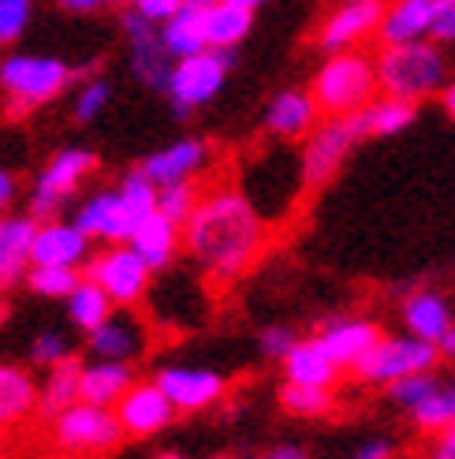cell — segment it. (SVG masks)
<instances>
[{
  "instance_id": "obj_4",
  "label": "cell",
  "mask_w": 455,
  "mask_h": 459,
  "mask_svg": "<svg viewBox=\"0 0 455 459\" xmlns=\"http://www.w3.org/2000/svg\"><path fill=\"white\" fill-rule=\"evenodd\" d=\"M310 94L322 108V117H355L381 94L377 56L362 49L329 53L310 79Z\"/></svg>"
},
{
  "instance_id": "obj_14",
  "label": "cell",
  "mask_w": 455,
  "mask_h": 459,
  "mask_svg": "<svg viewBox=\"0 0 455 459\" xmlns=\"http://www.w3.org/2000/svg\"><path fill=\"white\" fill-rule=\"evenodd\" d=\"M213 165V146L198 134H179L165 143L161 150H150L139 169L157 183V187H172V183H194L202 172Z\"/></svg>"
},
{
  "instance_id": "obj_17",
  "label": "cell",
  "mask_w": 455,
  "mask_h": 459,
  "mask_svg": "<svg viewBox=\"0 0 455 459\" xmlns=\"http://www.w3.org/2000/svg\"><path fill=\"white\" fill-rule=\"evenodd\" d=\"M72 221L101 247L131 243V236H134V224L124 213V202H120L116 187H98V191H90L86 198H79L75 210H72Z\"/></svg>"
},
{
  "instance_id": "obj_35",
  "label": "cell",
  "mask_w": 455,
  "mask_h": 459,
  "mask_svg": "<svg viewBox=\"0 0 455 459\" xmlns=\"http://www.w3.org/2000/svg\"><path fill=\"white\" fill-rule=\"evenodd\" d=\"M277 400L284 407V415H291V419H325V415H332V407H336V393H332V388L291 385V381L280 385Z\"/></svg>"
},
{
  "instance_id": "obj_53",
  "label": "cell",
  "mask_w": 455,
  "mask_h": 459,
  "mask_svg": "<svg viewBox=\"0 0 455 459\" xmlns=\"http://www.w3.org/2000/svg\"><path fill=\"white\" fill-rule=\"evenodd\" d=\"M437 441H441L444 448H451V452H455V422H451V426H448V429L441 433V437H437Z\"/></svg>"
},
{
  "instance_id": "obj_11",
  "label": "cell",
  "mask_w": 455,
  "mask_h": 459,
  "mask_svg": "<svg viewBox=\"0 0 455 459\" xmlns=\"http://www.w3.org/2000/svg\"><path fill=\"white\" fill-rule=\"evenodd\" d=\"M120 34L127 41V72L134 75V82L153 90V94H165L176 56L165 49L161 27L142 19L134 8H120Z\"/></svg>"
},
{
  "instance_id": "obj_6",
  "label": "cell",
  "mask_w": 455,
  "mask_h": 459,
  "mask_svg": "<svg viewBox=\"0 0 455 459\" xmlns=\"http://www.w3.org/2000/svg\"><path fill=\"white\" fill-rule=\"evenodd\" d=\"M232 67H236V53H224V49H206V53L176 60L168 90H165V101L172 108V117L191 120L198 108L217 101L228 75H232Z\"/></svg>"
},
{
  "instance_id": "obj_56",
  "label": "cell",
  "mask_w": 455,
  "mask_h": 459,
  "mask_svg": "<svg viewBox=\"0 0 455 459\" xmlns=\"http://www.w3.org/2000/svg\"><path fill=\"white\" fill-rule=\"evenodd\" d=\"M220 459H228V455H220Z\"/></svg>"
},
{
  "instance_id": "obj_10",
  "label": "cell",
  "mask_w": 455,
  "mask_h": 459,
  "mask_svg": "<svg viewBox=\"0 0 455 459\" xmlns=\"http://www.w3.org/2000/svg\"><path fill=\"white\" fill-rule=\"evenodd\" d=\"M82 273L108 291L112 303L127 307V310L139 307L153 284V269L146 265V258L131 243H112V247L94 250L90 262L82 265Z\"/></svg>"
},
{
  "instance_id": "obj_54",
  "label": "cell",
  "mask_w": 455,
  "mask_h": 459,
  "mask_svg": "<svg viewBox=\"0 0 455 459\" xmlns=\"http://www.w3.org/2000/svg\"><path fill=\"white\" fill-rule=\"evenodd\" d=\"M153 459H187V455L184 452H157Z\"/></svg>"
},
{
  "instance_id": "obj_34",
  "label": "cell",
  "mask_w": 455,
  "mask_h": 459,
  "mask_svg": "<svg viewBox=\"0 0 455 459\" xmlns=\"http://www.w3.org/2000/svg\"><path fill=\"white\" fill-rule=\"evenodd\" d=\"M116 191H120V202H124V213L131 217L134 228H139L146 217L157 213V195H161V187H157V183H153L139 165L127 169V172L120 176Z\"/></svg>"
},
{
  "instance_id": "obj_38",
  "label": "cell",
  "mask_w": 455,
  "mask_h": 459,
  "mask_svg": "<svg viewBox=\"0 0 455 459\" xmlns=\"http://www.w3.org/2000/svg\"><path fill=\"white\" fill-rule=\"evenodd\" d=\"M38 0H0V53L15 49L22 34L30 30Z\"/></svg>"
},
{
  "instance_id": "obj_27",
  "label": "cell",
  "mask_w": 455,
  "mask_h": 459,
  "mask_svg": "<svg viewBox=\"0 0 455 459\" xmlns=\"http://www.w3.org/2000/svg\"><path fill=\"white\" fill-rule=\"evenodd\" d=\"M134 381H139L134 377V362H112V359L82 362V400L86 403L116 407Z\"/></svg>"
},
{
  "instance_id": "obj_15",
  "label": "cell",
  "mask_w": 455,
  "mask_h": 459,
  "mask_svg": "<svg viewBox=\"0 0 455 459\" xmlns=\"http://www.w3.org/2000/svg\"><path fill=\"white\" fill-rule=\"evenodd\" d=\"M322 124V108H317L310 86H284L269 98L262 112V131L277 143H303L306 134Z\"/></svg>"
},
{
  "instance_id": "obj_40",
  "label": "cell",
  "mask_w": 455,
  "mask_h": 459,
  "mask_svg": "<svg viewBox=\"0 0 455 459\" xmlns=\"http://www.w3.org/2000/svg\"><path fill=\"white\" fill-rule=\"evenodd\" d=\"M437 385H441V377L434 370H429V374H411V377H399L396 385L384 388V396H389V403L396 411H403V415H407V411H415Z\"/></svg>"
},
{
  "instance_id": "obj_50",
  "label": "cell",
  "mask_w": 455,
  "mask_h": 459,
  "mask_svg": "<svg viewBox=\"0 0 455 459\" xmlns=\"http://www.w3.org/2000/svg\"><path fill=\"white\" fill-rule=\"evenodd\" d=\"M441 105H444V112H448V120L455 124V79L441 90Z\"/></svg>"
},
{
  "instance_id": "obj_12",
  "label": "cell",
  "mask_w": 455,
  "mask_h": 459,
  "mask_svg": "<svg viewBox=\"0 0 455 459\" xmlns=\"http://www.w3.org/2000/svg\"><path fill=\"white\" fill-rule=\"evenodd\" d=\"M384 12H389V0H336V4L322 15V22H317L313 45L325 56L362 49L370 38L381 34Z\"/></svg>"
},
{
  "instance_id": "obj_32",
  "label": "cell",
  "mask_w": 455,
  "mask_h": 459,
  "mask_svg": "<svg viewBox=\"0 0 455 459\" xmlns=\"http://www.w3.org/2000/svg\"><path fill=\"white\" fill-rule=\"evenodd\" d=\"M64 310H67V321H72V325H75L82 336H90V333L101 325V321H108V314L116 310V303L108 299V291H105L101 284H94V281H90L86 273H82V284L64 299Z\"/></svg>"
},
{
  "instance_id": "obj_39",
  "label": "cell",
  "mask_w": 455,
  "mask_h": 459,
  "mask_svg": "<svg viewBox=\"0 0 455 459\" xmlns=\"http://www.w3.org/2000/svg\"><path fill=\"white\" fill-rule=\"evenodd\" d=\"M198 202H202L198 183H172V187H161V195H157V213H165L168 221L184 228L198 210Z\"/></svg>"
},
{
  "instance_id": "obj_41",
  "label": "cell",
  "mask_w": 455,
  "mask_h": 459,
  "mask_svg": "<svg viewBox=\"0 0 455 459\" xmlns=\"http://www.w3.org/2000/svg\"><path fill=\"white\" fill-rule=\"evenodd\" d=\"M64 359H72V340H67V333L41 329L30 340V366H38V370H53Z\"/></svg>"
},
{
  "instance_id": "obj_19",
  "label": "cell",
  "mask_w": 455,
  "mask_h": 459,
  "mask_svg": "<svg viewBox=\"0 0 455 459\" xmlns=\"http://www.w3.org/2000/svg\"><path fill=\"white\" fill-rule=\"evenodd\" d=\"M322 340V348L336 359L339 370H355V366L366 359V351L384 336L381 325L373 317H362V314H336V317H325L322 325L313 333Z\"/></svg>"
},
{
  "instance_id": "obj_18",
  "label": "cell",
  "mask_w": 455,
  "mask_h": 459,
  "mask_svg": "<svg viewBox=\"0 0 455 459\" xmlns=\"http://www.w3.org/2000/svg\"><path fill=\"white\" fill-rule=\"evenodd\" d=\"M38 217L30 213H0V295L27 284V273L34 265V239Z\"/></svg>"
},
{
  "instance_id": "obj_23",
  "label": "cell",
  "mask_w": 455,
  "mask_h": 459,
  "mask_svg": "<svg viewBox=\"0 0 455 459\" xmlns=\"http://www.w3.org/2000/svg\"><path fill=\"white\" fill-rule=\"evenodd\" d=\"M444 0H389V12L381 22V45H407V41H425L434 34V22Z\"/></svg>"
},
{
  "instance_id": "obj_48",
  "label": "cell",
  "mask_w": 455,
  "mask_h": 459,
  "mask_svg": "<svg viewBox=\"0 0 455 459\" xmlns=\"http://www.w3.org/2000/svg\"><path fill=\"white\" fill-rule=\"evenodd\" d=\"M19 202V176L0 165V213H12V205Z\"/></svg>"
},
{
  "instance_id": "obj_13",
  "label": "cell",
  "mask_w": 455,
  "mask_h": 459,
  "mask_svg": "<svg viewBox=\"0 0 455 459\" xmlns=\"http://www.w3.org/2000/svg\"><path fill=\"white\" fill-rule=\"evenodd\" d=\"M153 381L165 388V396L179 415H198L210 411L228 396V377L213 366H184V362H168L153 374Z\"/></svg>"
},
{
  "instance_id": "obj_7",
  "label": "cell",
  "mask_w": 455,
  "mask_h": 459,
  "mask_svg": "<svg viewBox=\"0 0 455 459\" xmlns=\"http://www.w3.org/2000/svg\"><path fill=\"white\" fill-rule=\"evenodd\" d=\"M437 362H441V348H437V343L418 340V336H411V333H392V336L384 333L351 374H355V381H362V385L389 388V385H396L399 377L437 370Z\"/></svg>"
},
{
  "instance_id": "obj_31",
  "label": "cell",
  "mask_w": 455,
  "mask_h": 459,
  "mask_svg": "<svg viewBox=\"0 0 455 459\" xmlns=\"http://www.w3.org/2000/svg\"><path fill=\"white\" fill-rule=\"evenodd\" d=\"M254 15H258V12H246V8H239V4H228V0H213L210 15H206L210 49L236 53L239 45L250 38V30H254Z\"/></svg>"
},
{
  "instance_id": "obj_37",
  "label": "cell",
  "mask_w": 455,
  "mask_h": 459,
  "mask_svg": "<svg viewBox=\"0 0 455 459\" xmlns=\"http://www.w3.org/2000/svg\"><path fill=\"white\" fill-rule=\"evenodd\" d=\"M112 101V82L105 75H82L72 90V120L79 127H90Z\"/></svg>"
},
{
  "instance_id": "obj_1",
  "label": "cell",
  "mask_w": 455,
  "mask_h": 459,
  "mask_svg": "<svg viewBox=\"0 0 455 459\" xmlns=\"http://www.w3.org/2000/svg\"><path fill=\"white\" fill-rule=\"evenodd\" d=\"M184 250L206 277L239 281L265 250V213L243 187L217 183L202 191L198 210L184 224Z\"/></svg>"
},
{
  "instance_id": "obj_8",
  "label": "cell",
  "mask_w": 455,
  "mask_h": 459,
  "mask_svg": "<svg viewBox=\"0 0 455 459\" xmlns=\"http://www.w3.org/2000/svg\"><path fill=\"white\" fill-rule=\"evenodd\" d=\"M366 139L358 124V112L355 117H325L317 124L299 150V172H303V187L306 191H322L325 183L336 179V172L348 165L351 150Z\"/></svg>"
},
{
  "instance_id": "obj_24",
  "label": "cell",
  "mask_w": 455,
  "mask_h": 459,
  "mask_svg": "<svg viewBox=\"0 0 455 459\" xmlns=\"http://www.w3.org/2000/svg\"><path fill=\"white\" fill-rule=\"evenodd\" d=\"M280 370H284V381L291 385H313V388H336L339 381V366L336 359L322 348V340L317 336H299V343L284 355L280 362Z\"/></svg>"
},
{
  "instance_id": "obj_22",
  "label": "cell",
  "mask_w": 455,
  "mask_h": 459,
  "mask_svg": "<svg viewBox=\"0 0 455 459\" xmlns=\"http://www.w3.org/2000/svg\"><path fill=\"white\" fill-rule=\"evenodd\" d=\"M399 321H403V333L429 340V343H441L444 333L455 325V314H451V303L437 288H415L403 295Z\"/></svg>"
},
{
  "instance_id": "obj_21",
  "label": "cell",
  "mask_w": 455,
  "mask_h": 459,
  "mask_svg": "<svg viewBox=\"0 0 455 459\" xmlns=\"http://www.w3.org/2000/svg\"><path fill=\"white\" fill-rule=\"evenodd\" d=\"M75 221H41L38 224V239H34V265H67V269H82L94 255V247Z\"/></svg>"
},
{
  "instance_id": "obj_16",
  "label": "cell",
  "mask_w": 455,
  "mask_h": 459,
  "mask_svg": "<svg viewBox=\"0 0 455 459\" xmlns=\"http://www.w3.org/2000/svg\"><path fill=\"white\" fill-rule=\"evenodd\" d=\"M146 343H150L146 321L127 307H116L108 314V321H101V325L86 336V355L112 359V362H134L146 355Z\"/></svg>"
},
{
  "instance_id": "obj_43",
  "label": "cell",
  "mask_w": 455,
  "mask_h": 459,
  "mask_svg": "<svg viewBox=\"0 0 455 459\" xmlns=\"http://www.w3.org/2000/svg\"><path fill=\"white\" fill-rule=\"evenodd\" d=\"M127 8H134L142 19H150V22H157V27H165V22L184 8V0H131Z\"/></svg>"
},
{
  "instance_id": "obj_42",
  "label": "cell",
  "mask_w": 455,
  "mask_h": 459,
  "mask_svg": "<svg viewBox=\"0 0 455 459\" xmlns=\"http://www.w3.org/2000/svg\"><path fill=\"white\" fill-rule=\"evenodd\" d=\"M295 343H299V336H295L291 325H265L258 333V351L272 362H284V355L295 348Z\"/></svg>"
},
{
  "instance_id": "obj_55",
  "label": "cell",
  "mask_w": 455,
  "mask_h": 459,
  "mask_svg": "<svg viewBox=\"0 0 455 459\" xmlns=\"http://www.w3.org/2000/svg\"><path fill=\"white\" fill-rule=\"evenodd\" d=\"M4 445H8V437H4V429H0V455H4Z\"/></svg>"
},
{
  "instance_id": "obj_45",
  "label": "cell",
  "mask_w": 455,
  "mask_h": 459,
  "mask_svg": "<svg viewBox=\"0 0 455 459\" xmlns=\"http://www.w3.org/2000/svg\"><path fill=\"white\" fill-rule=\"evenodd\" d=\"M131 0H56L60 12L72 15H98V12H112V8H127Z\"/></svg>"
},
{
  "instance_id": "obj_28",
  "label": "cell",
  "mask_w": 455,
  "mask_h": 459,
  "mask_svg": "<svg viewBox=\"0 0 455 459\" xmlns=\"http://www.w3.org/2000/svg\"><path fill=\"white\" fill-rule=\"evenodd\" d=\"M131 247L146 258V265L153 273H161V269H168L176 262L179 247H184V228H179L176 221H168L165 213H153V217H146L139 228H134Z\"/></svg>"
},
{
  "instance_id": "obj_20",
  "label": "cell",
  "mask_w": 455,
  "mask_h": 459,
  "mask_svg": "<svg viewBox=\"0 0 455 459\" xmlns=\"http://www.w3.org/2000/svg\"><path fill=\"white\" fill-rule=\"evenodd\" d=\"M116 415H120V426L127 437H153V433L172 426L179 411L165 396V388L150 377V381H134L127 388L124 400L116 403Z\"/></svg>"
},
{
  "instance_id": "obj_29",
  "label": "cell",
  "mask_w": 455,
  "mask_h": 459,
  "mask_svg": "<svg viewBox=\"0 0 455 459\" xmlns=\"http://www.w3.org/2000/svg\"><path fill=\"white\" fill-rule=\"evenodd\" d=\"M82 400V359H64L53 370H45L41 377V396H38V415L56 419L60 411Z\"/></svg>"
},
{
  "instance_id": "obj_30",
  "label": "cell",
  "mask_w": 455,
  "mask_h": 459,
  "mask_svg": "<svg viewBox=\"0 0 455 459\" xmlns=\"http://www.w3.org/2000/svg\"><path fill=\"white\" fill-rule=\"evenodd\" d=\"M415 120H418V105L403 98H389V94H377L358 112V124L366 139H392V134H403L407 127H415Z\"/></svg>"
},
{
  "instance_id": "obj_25",
  "label": "cell",
  "mask_w": 455,
  "mask_h": 459,
  "mask_svg": "<svg viewBox=\"0 0 455 459\" xmlns=\"http://www.w3.org/2000/svg\"><path fill=\"white\" fill-rule=\"evenodd\" d=\"M41 381L19 362H0V429L19 426L38 411Z\"/></svg>"
},
{
  "instance_id": "obj_51",
  "label": "cell",
  "mask_w": 455,
  "mask_h": 459,
  "mask_svg": "<svg viewBox=\"0 0 455 459\" xmlns=\"http://www.w3.org/2000/svg\"><path fill=\"white\" fill-rule=\"evenodd\" d=\"M422 459H455V452H451V448H444V445L434 437V445H429V448L422 452Z\"/></svg>"
},
{
  "instance_id": "obj_44",
  "label": "cell",
  "mask_w": 455,
  "mask_h": 459,
  "mask_svg": "<svg viewBox=\"0 0 455 459\" xmlns=\"http://www.w3.org/2000/svg\"><path fill=\"white\" fill-rule=\"evenodd\" d=\"M396 455H399V445L392 437H381V433L377 437H366L351 452V459H396Z\"/></svg>"
},
{
  "instance_id": "obj_52",
  "label": "cell",
  "mask_w": 455,
  "mask_h": 459,
  "mask_svg": "<svg viewBox=\"0 0 455 459\" xmlns=\"http://www.w3.org/2000/svg\"><path fill=\"white\" fill-rule=\"evenodd\" d=\"M228 4H239V8H246V12H262L269 0H228Z\"/></svg>"
},
{
  "instance_id": "obj_33",
  "label": "cell",
  "mask_w": 455,
  "mask_h": 459,
  "mask_svg": "<svg viewBox=\"0 0 455 459\" xmlns=\"http://www.w3.org/2000/svg\"><path fill=\"white\" fill-rule=\"evenodd\" d=\"M407 419H411V426L418 433H425V437H441V433L455 422V377L441 381L415 411H407Z\"/></svg>"
},
{
  "instance_id": "obj_47",
  "label": "cell",
  "mask_w": 455,
  "mask_h": 459,
  "mask_svg": "<svg viewBox=\"0 0 455 459\" xmlns=\"http://www.w3.org/2000/svg\"><path fill=\"white\" fill-rule=\"evenodd\" d=\"M243 459H313L306 445H295V441H284V445H272V448H262L254 455H243Z\"/></svg>"
},
{
  "instance_id": "obj_3",
  "label": "cell",
  "mask_w": 455,
  "mask_h": 459,
  "mask_svg": "<svg viewBox=\"0 0 455 459\" xmlns=\"http://www.w3.org/2000/svg\"><path fill=\"white\" fill-rule=\"evenodd\" d=\"M377 82H381V94L415 101V105L441 98V90L451 82V64L444 45H437L434 38L407 41V45H381Z\"/></svg>"
},
{
  "instance_id": "obj_36",
  "label": "cell",
  "mask_w": 455,
  "mask_h": 459,
  "mask_svg": "<svg viewBox=\"0 0 455 459\" xmlns=\"http://www.w3.org/2000/svg\"><path fill=\"white\" fill-rule=\"evenodd\" d=\"M82 284V269H67V265H30L27 273V288L38 299H49V303H60L67 299L75 288Z\"/></svg>"
},
{
  "instance_id": "obj_49",
  "label": "cell",
  "mask_w": 455,
  "mask_h": 459,
  "mask_svg": "<svg viewBox=\"0 0 455 459\" xmlns=\"http://www.w3.org/2000/svg\"><path fill=\"white\" fill-rule=\"evenodd\" d=\"M437 348H441V362H451L455 366V325L444 333V340L437 343Z\"/></svg>"
},
{
  "instance_id": "obj_5",
  "label": "cell",
  "mask_w": 455,
  "mask_h": 459,
  "mask_svg": "<svg viewBox=\"0 0 455 459\" xmlns=\"http://www.w3.org/2000/svg\"><path fill=\"white\" fill-rule=\"evenodd\" d=\"M101 169L98 153L90 146H64L56 150L45 165L38 169L34 183H30V195H27V213L38 221H53L60 217L72 198L82 191V183Z\"/></svg>"
},
{
  "instance_id": "obj_26",
  "label": "cell",
  "mask_w": 455,
  "mask_h": 459,
  "mask_svg": "<svg viewBox=\"0 0 455 459\" xmlns=\"http://www.w3.org/2000/svg\"><path fill=\"white\" fill-rule=\"evenodd\" d=\"M210 4H213V0H184V8H179V12L165 22V27H161V41H165V49H168L176 60L210 49V38H206Z\"/></svg>"
},
{
  "instance_id": "obj_46",
  "label": "cell",
  "mask_w": 455,
  "mask_h": 459,
  "mask_svg": "<svg viewBox=\"0 0 455 459\" xmlns=\"http://www.w3.org/2000/svg\"><path fill=\"white\" fill-rule=\"evenodd\" d=\"M434 38L437 45H444V49H451L455 45V0H444L441 12H437V22H434Z\"/></svg>"
},
{
  "instance_id": "obj_2",
  "label": "cell",
  "mask_w": 455,
  "mask_h": 459,
  "mask_svg": "<svg viewBox=\"0 0 455 459\" xmlns=\"http://www.w3.org/2000/svg\"><path fill=\"white\" fill-rule=\"evenodd\" d=\"M79 79V67L53 53H0V98H4L8 117H30L60 101L67 90H75Z\"/></svg>"
},
{
  "instance_id": "obj_9",
  "label": "cell",
  "mask_w": 455,
  "mask_h": 459,
  "mask_svg": "<svg viewBox=\"0 0 455 459\" xmlns=\"http://www.w3.org/2000/svg\"><path fill=\"white\" fill-rule=\"evenodd\" d=\"M49 437L60 452L72 455H98L116 448L120 437H127L116 407H98V403H72L67 411H60L56 419H49Z\"/></svg>"
}]
</instances>
